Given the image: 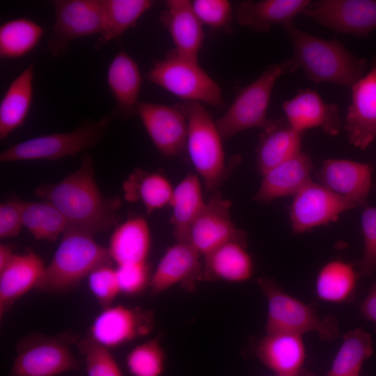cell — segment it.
I'll use <instances>...</instances> for the list:
<instances>
[{"instance_id":"obj_1","label":"cell","mask_w":376,"mask_h":376,"mask_svg":"<svg viewBox=\"0 0 376 376\" xmlns=\"http://www.w3.org/2000/svg\"><path fill=\"white\" fill-rule=\"evenodd\" d=\"M35 194L52 203L70 226L93 235L107 231L119 220L120 199L102 194L94 175L93 160L88 152L80 166L63 180L36 187Z\"/></svg>"},{"instance_id":"obj_2","label":"cell","mask_w":376,"mask_h":376,"mask_svg":"<svg viewBox=\"0 0 376 376\" xmlns=\"http://www.w3.org/2000/svg\"><path fill=\"white\" fill-rule=\"evenodd\" d=\"M282 26L293 47L292 58L311 81L352 86L364 75L366 61L355 56L340 41L311 35L292 22Z\"/></svg>"},{"instance_id":"obj_3","label":"cell","mask_w":376,"mask_h":376,"mask_svg":"<svg viewBox=\"0 0 376 376\" xmlns=\"http://www.w3.org/2000/svg\"><path fill=\"white\" fill-rule=\"evenodd\" d=\"M108 249L98 244L94 235L72 226L46 267L38 290L64 293L75 288L97 267L111 265Z\"/></svg>"},{"instance_id":"obj_4","label":"cell","mask_w":376,"mask_h":376,"mask_svg":"<svg viewBox=\"0 0 376 376\" xmlns=\"http://www.w3.org/2000/svg\"><path fill=\"white\" fill-rule=\"evenodd\" d=\"M187 119V146L191 162L202 178L207 191H217L228 173L240 160L238 157L226 166L222 137L203 104L182 101L175 105Z\"/></svg>"},{"instance_id":"obj_5","label":"cell","mask_w":376,"mask_h":376,"mask_svg":"<svg viewBox=\"0 0 376 376\" xmlns=\"http://www.w3.org/2000/svg\"><path fill=\"white\" fill-rule=\"evenodd\" d=\"M298 68L292 58L268 66L254 81L242 89L226 113L216 122L223 140H228L239 132L260 128L263 131L273 127L277 119L267 117L274 86L283 75Z\"/></svg>"},{"instance_id":"obj_6","label":"cell","mask_w":376,"mask_h":376,"mask_svg":"<svg viewBox=\"0 0 376 376\" xmlns=\"http://www.w3.org/2000/svg\"><path fill=\"white\" fill-rule=\"evenodd\" d=\"M111 121L107 115L100 120H85L76 129L38 136L14 144L0 154L1 162L55 160L75 157L95 147L105 136Z\"/></svg>"},{"instance_id":"obj_7","label":"cell","mask_w":376,"mask_h":376,"mask_svg":"<svg viewBox=\"0 0 376 376\" xmlns=\"http://www.w3.org/2000/svg\"><path fill=\"white\" fill-rule=\"evenodd\" d=\"M258 284L267 302V334L302 336L311 331L324 340L338 336V323L334 316L320 317L312 307L285 292L271 279L260 278Z\"/></svg>"},{"instance_id":"obj_8","label":"cell","mask_w":376,"mask_h":376,"mask_svg":"<svg viewBox=\"0 0 376 376\" xmlns=\"http://www.w3.org/2000/svg\"><path fill=\"white\" fill-rule=\"evenodd\" d=\"M146 77L183 101L206 103L218 109L224 105L221 89L198 62L182 58L174 51L155 61Z\"/></svg>"},{"instance_id":"obj_9","label":"cell","mask_w":376,"mask_h":376,"mask_svg":"<svg viewBox=\"0 0 376 376\" xmlns=\"http://www.w3.org/2000/svg\"><path fill=\"white\" fill-rule=\"evenodd\" d=\"M69 334H32L20 339L10 376H56L79 368Z\"/></svg>"},{"instance_id":"obj_10","label":"cell","mask_w":376,"mask_h":376,"mask_svg":"<svg viewBox=\"0 0 376 376\" xmlns=\"http://www.w3.org/2000/svg\"><path fill=\"white\" fill-rule=\"evenodd\" d=\"M52 4L55 19L47 45L52 58L65 54L73 40L100 34L102 0H55Z\"/></svg>"},{"instance_id":"obj_11","label":"cell","mask_w":376,"mask_h":376,"mask_svg":"<svg viewBox=\"0 0 376 376\" xmlns=\"http://www.w3.org/2000/svg\"><path fill=\"white\" fill-rule=\"evenodd\" d=\"M293 196L290 220L295 234L336 221L343 212L356 207L348 200L312 180Z\"/></svg>"},{"instance_id":"obj_12","label":"cell","mask_w":376,"mask_h":376,"mask_svg":"<svg viewBox=\"0 0 376 376\" xmlns=\"http://www.w3.org/2000/svg\"><path fill=\"white\" fill-rule=\"evenodd\" d=\"M231 203L220 191L211 193L210 198L192 224L189 242L205 257L220 246L231 241L246 244V236L239 230L230 217Z\"/></svg>"},{"instance_id":"obj_13","label":"cell","mask_w":376,"mask_h":376,"mask_svg":"<svg viewBox=\"0 0 376 376\" xmlns=\"http://www.w3.org/2000/svg\"><path fill=\"white\" fill-rule=\"evenodd\" d=\"M304 14L338 33L365 37L376 29V0H319Z\"/></svg>"},{"instance_id":"obj_14","label":"cell","mask_w":376,"mask_h":376,"mask_svg":"<svg viewBox=\"0 0 376 376\" xmlns=\"http://www.w3.org/2000/svg\"><path fill=\"white\" fill-rule=\"evenodd\" d=\"M154 324V315L150 311L111 305L103 308L94 319L89 336L109 349L114 348L148 335Z\"/></svg>"},{"instance_id":"obj_15","label":"cell","mask_w":376,"mask_h":376,"mask_svg":"<svg viewBox=\"0 0 376 376\" xmlns=\"http://www.w3.org/2000/svg\"><path fill=\"white\" fill-rule=\"evenodd\" d=\"M136 115L160 154L172 157L185 150L187 146V119L175 106L139 102Z\"/></svg>"},{"instance_id":"obj_16","label":"cell","mask_w":376,"mask_h":376,"mask_svg":"<svg viewBox=\"0 0 376 376\" xmlns=\"http://www.w3.org/2000/svg\"><path fill=\"white\" fill-rule=\"evenodd\" d=\"M351 88L343 129L351 144L365 150L376 139V63Z\"/></svg>"},{"instance_id":"obj_17","label":"cell","mask_w":376,"mask_h":376,"mask_svg":"<svg viewBox=\"0 0 376 376\" xmlns=\"http://www.w3.org/2000/svg\"><path fill=\"white\" fill-rule=\"evenodd\" d=\"M320 184L356 207L366 203L372 188L373 167L346 159H328L318 171Z\"/></svg>"},{"instance_id":"obj_18","label":"cell","mask_w":376,"mask_h":376,"mask_svg":"<svg viewBox=\"0 0 376 376\" xmlns=\"http://www.w3.org/2000/svg\"><path fill=\"white\" fill-rule=\"evenodd\" d=\"M285 119L299 132L320 127L329 135H336L340 127L339 107L324 101L311 89L300 90L292 98L282 104Z\"/></svg>"},{"instance_id":"obj_19","label":"cell","mask_w":376,"mask_h":376,"mask_svg":"<svg viewBox=\"0 0 376 376\" xmlns=\"http://www.w3.org/2000/svg\"><path fill=\"white\" fill-rule=\"evenodd\" d=\"M201 254L189 243L177 242L160 259L149 283L150 295H159L178 284L188 285L203 278Z\"/></svg>"},{"instance_id":"obj_20","label":"cell","mask_w":376,"mask_h":376,"mask_svg":"<svg viewBox=\"0 0 376 376\" xmlns=\"http://www.w3.org/2000/svg\"><path fill=\"white\" fill-rule=\"evenodd\" d=\"M160 22L169 31L179 56L198 61L205 33L203 24L189 0H168L162 12Z\"/></svg>"},{"instance_id":"obj_21","label":"cell","mask_w":376,"mask_h":376,"mask_svg":"<svg viewBox=\"0 0 376 376\" xmlns=\"http://www.w3.org/2000/svg\"><path fill=\"white\" fill-rule=\"evenodd\" d=\"M107 81L115 101L111 116L121 120L136 116L143 79L138 63L125 49L110 63Z\"/></svg>"},{"instance_id":"obj_22","label":"cell","mask_w":376,"mask_h":376,"mask_svg":"<svg viewBox=\"0 0 376 376\" xmlns=\"http://www.w3.org/2000/svg\"><path fill=\"white\" fill-rule=\"evenodd\" d=\"M40 258L31 251L15 254L0 270V317L2 318L22 296L38 289L45 272Z\"/></svg>"},{"instance_id":"obj_23","label":"cell","mask_w":376,"mask_h":376,"mask_svg":"<svg viewBox=\"0 0 376 376\" xmlns=\"http://www.w3.org/2000/svg\"><path fill=\"white\" fill-rule=\"evenodd\" d=\"M313 169V164L309 155L299 152L263 175L254 199L267 204L276 198L295 196L311 180Z\"/></svg>"},{"instance_id":"obj_24","label":"cell","mask_w":376,"mask_h":376,"mask_svg":"<svg viewBox=\"0 0 376 376\" xmlns=\"http://www.w3.org/2000/svg\"><path fill=\"white\" fill-rule=\"evenodd\" d=\"M308 0L242 1L235 8V17L242 26L255 32H267L272 25H285L310 5Z\"/></svg>"},{"instance_id":"obj_25","label":"cell","mask_w":376,"mask_h":376,"mask_svg":"<svg viewBox=\"0 0 376 376\" xmlns=\"http://www.w3.org/2000/svg\"><path fill=\"white\" fill-rule=\"evenodd\" d=\"M256 353L276 375L299 373L306 359L302 336L290 333L267 334L258 343Z\"/></svg>"},{"instance_id":"obj_26","label":"cell","mask_w":376,"mask_h":376,"mask_svg":"<svg viewBox=\"0 0 376 376\" xmlns=\"http://www.w3.org/2000/svg\"><path fill=\"white\" fill-rule=\"evenodd\" d=\"M246 244L228 242L204 257L203 278L207 281L222 280L241 283L249 280L253 263Z\"/></svg>"},{"instance_id":"obj_27","label":"cell","mask_w":376,"mask_h":376,"mask_svg":"<svg viewBox=\"0 0 376 376\" xmlns=\"http://www.w3.org/2000/svg\"><path fill=\"white\" fill-rule=\"evenodd\" d=\"M302 133L292 128L285 118L261 134L256 148V167L264 175L269 170L301 152Z\"/></svg>"},{"instance_id":"obj_28","label":"cell","mask_w":376,"mask_h":376,"mask_svg":"<svg viewBox=\"0 0 376 376\" xmlns=\"http://www.w3.org/2000/svg\"><path fill=\"white\" fill-rule=\"evenodd\" d=\"M34 66L28 65L10 84L0 102V139L22 126L30 111Z\"/></svg>"},{"instance_id":"obj_29","label":"cell","mask_w":376,"mask_h":376,"mask_svg":"<svg viewBox=\"0 0 376 376\" xmlns=\"http://www.w3.org/2000/svg\"><path fill=\"white\" fill-rule=\"evenodd\" d=\"M201 187L198 175L189 173L173 188L169 205L172 208L173 236L177 242H188L191 227L205 204Z\"/></svg>"},{"instance_id":"obj_30","label":"cell","mask_w":376,"mask_h":376,"mask_svg":"<svg viewBox=\"0 0 376 376\" xmlns=\"http://www.w3.org/2000/svg\"><path fill=\"white\" fill-rule=\"evenodd\" d=\"M150 247L148 224L141 217L131 218L118 226L107 247L117 265L146 262Z\"/></svg>"},{"instance_id":"obj_31","label":"cell","mask_w":376,"mask_h":376,"mask_svg":"<svg viewBox=\"0 0 376 376\" xmlns=\"http://www.w3.org/2000/svg\"><path fill=\"white\" fill-rule=\"evenodd\" d=\"M151 0H102L103 24L95 49L105 46L134 27L153 5Z\"/></svg>"},{"instance_id":"obj_32","label":"cell","mask_w":376,"mask_h":376,"mask_svg":"<svg viewBox=\"0 0 376 376\" xmlns=\"http://www.w3.org/2000/svg\"><path fill=\"white\" fill-rule=\"evenodd\" d=\"M123 190L127 200L141 201L151 213L170 205L173 187L160 173L136 169L125 182Z\"/></svg>"},{"instance_id":"obj_33","label":"cell","mask_w":376,"mask_h":376,"mask_svg":"<svg viewBox=\"0 0 376 376\" xmlns=\"http://www.w3.org/2000/svg\"><path fill=\"white\" fill-rule=\"evenodd\" d=\"M45 30L26 17L5 22L0 26V58L15 59L32 52L38 45Z\"/></svg>"},{"instance_id":"obj_34","label":"cell","mask_w":376,"mask_h":376,"mask_svg":"<svg viewBox=\"0 0 376 376\" xmlns=\"http://www.w3.org/2000/svg\"><path fill=\"white\" fill-rule=\"evenodd\" d=\"M357 280L352 265L340 260H331L319 271L315 281V292L322 301L340 303L352 295Z\"/></svg>"},{"instance_id":"obj_35","label":"cell","mask_w":376,"mask_h":376,"mask_svg":"<svg viewBox=\"0 0 376 376\" xmlns=\"http://www.w3.org/2000/svg\"><path fill=\"white\" fill-rule=\"evenodd\" d=\"M23 226L39 240H55L70 226L64 215L50 202L21 201Z\"/></svg>"},{"instance_id":"obj_36","label":"cell","mask_w":376,"mask_h":376,"mask_svg":"<svg viewBox=\"0 0 376 376\" xmlns=\"http://www.w3.org/2000/svg\"><path fill=\"white\" fill-rule=\"evenodd\" d=\"M373 353L371 336L361 328L347 332L325 376H355Z\"/></svg>"},{"instance_id":"obj_37","label":"cell","mask_w":376,"mask_h":376,"mask_svg":"<svg viewBox=\"0 0 376 376\" xmlns=\"http://www.w3.org/2000/svg\"><path fill=\"white\" fill-rule=\"evenodd\" d=\"M126 365L133 376H161L165 353L159 340L152 338L134 347L127 355Z\"/></svg>"},{"instance_id":"obj_38","label":"cell","mask_w":376,"mask_h":376,"mask_svg":"<svg viewBox=\"0 0 376 376\" xmlns=\"http://www.w3.org/2000/svg\"><path fill=\"white\" fill-rule=\"evenodd\" d=\"M77 345L85 359L87 376H123L109 348L89 336L78 340Z\"/></svg>"},{"instance_id":"obj_39","label":"cell","mask_w":376,"mask_h":376,"mask_svg":"<svg viewBox=\"0 0 376 376\" xmlns=\"http://www.w3.org/2000/svg\"><path fill=\"white\" fill-rule=\"evenodd\" d=\"M193 9L199 20L214 30L230 31L233 9L227 0H194Z\"/></svg>"},{"instance_id":"obj_40","label":"cell","mask_w":376,"mask_h":376,"mask_svg":"<svg viewBox=\"0 0 376 376\" xmlns=\"http://www.w3.org/2000/svg\"><path fill=\"white\" fill-rule=\"evenodd\" d=\"M90 290L102 309L111 306L120 293L116 268L111 265L100 266L88 276Z\"/></svg>"},{"instance_id":"obj_41","label":"cell","mask_w":376,"mask_h":376,"mask_svg":"<svg viewBox=\"0 0 376 376\" xmlns=\"http://www.w3.org/2000/svg\"><path fill=\"white\" fill-rule=\"evenodd\" d=\"M116 271L120 293L136 295L150 283L147 261L119 265Z\"/></svg>"},{"instance_id":"obj_42","label":"cell","mask_w":376,"mask_h":376,"mask_svg":"<svg viewBox=\"0 0 376 376\" xmlns=\"http://www.w3.org/2000/svg\"><path fill=\"white\" fill-rule=\"evenodd\" d=\"M361 224L364 249L360 267L364 274H370L376 268V207H365Z\"/></svg>"},{"instance_id":"obj_43","label":"cell","mask_w":376,"mask_h":376,"mask_svg":"<svg viewBox=\"0 0 376 376\" xmlns=\"http://www.w3.org/2000/svg\"><path fill=\"white\" fill-rule=\"evenodd\" d=\"M23 226L21 201L13 200L0 205V238L17 236Z\"/></svg>"},{"instance_id":"obj_44","label":"cell","mask_w":376,"mask_h":376,"mask_svg":"<svg viewBox=\"0 0 376 376\" xmlns=\"http://www.w3.org/2000/svg\"><path fill=\"white\" fill-rule=\"evenodd\" d=\"M361 313L365 318L376 324V283L362 302Z\"/></svg>"},{"instance_id":"obj_45","label":"cell","mask_w":376,"mask_h":376,"mask_svg":"<svg viewBox=\"0 0 376 376\" xmlns=\"http://www.w3.org/2000/svg\"><path fill=\"white\" fill-rule=\"evenodd\" d=\"M13 248L7 244H0V270L3 269L11 260L15 253Z\"/></svg>"},{"instance_id":"obj_46","label":"cell","mask_w":376,"mask_h":376,"mask_svg":"<svg viewBox=\"0 0 376 376\" xmlns=\"http://www.w3.org/2000/svg\"><path fill=\"white\" fill-rule=\"evenodd\" d=\"M276 376H317L316 375L306 371L305 370H301L297 373L292 374V375H276Z\"/></svg>"},{"instance_id":"obj_47","label":"cell","mask_w":376,"mask_h":376,"mask_svg":"<svg viewBox=\"0 0 376 376\" xmlns=\"http://www.w3.org/2000/svg\"><path fill=\"white\" fill-rule=\"evenodd\" d=\"M355 376H359V375H355Z\"/></svg>"}]
</instances>
